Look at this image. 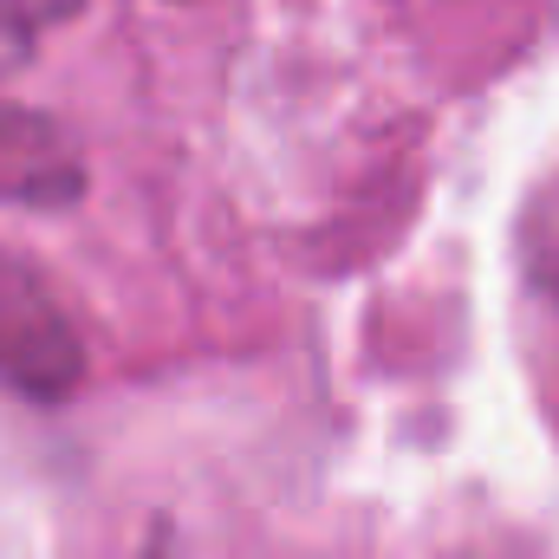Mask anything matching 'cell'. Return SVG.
Returning <instances> with one entry per match:
<instances>
[{
	"mask_svg": "<svg viewBox=\"0 0 559 559\" xmlns=\"http://www.w3.org/2000/svg\"><path fill=\"white\" fill-rule=\"evenodd\" d=\"M85 378V345L79 325L66 319L59 293L46 286L39 267L0 248V391L59 404Z\"/></svg>",
	"mask_w": 559,
	"mask_h": 559,
	"instance_id": "1",
	"label": "cell"
},
{
	"mask_svg": "<svg viewBox=\"0 0 559 559\" xmlns=\"http://www.w3.org/2000/svg\"><path fill=\"white\" fill-rule=\"evenodd\" d=\"M85 195L79 143L39 111L0 105V202L13 209H66Z\"/></svg>",
	"mask_w": 559,
	"mask_h": 559,
	"instance_id": "2",
	"label": "cell"
},
{
	"mask_svg": "<svg viewBox=\"0 0 559 559\" xmlns=\"http://www.w3.org/2000/svg\"><path fill=\"white\" fill-rule=\"evenodd\" d=\"M72 13H79V0H0V72L33 59V46Z\"/></svg>",
	"mask_w": 559,
	"mask_h": 559,
	"instance_id": "3",
	"label": "cell"
}]
</instances>
